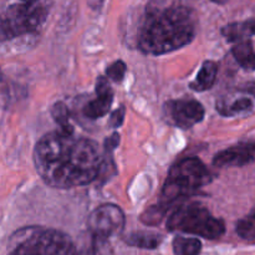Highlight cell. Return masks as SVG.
Instances as JSON below:
<instances>
[{
    "mask_svg": "<svg viewBox=\"0 0 255 255\" xmlns=\"http://www.w3.org/2000/svg\"><path fill=\"white\" fill-rule=\"evenodd\" d=\"M212 179L213 174L199 158L188 157L181 159L169 171L163 184L159 203L172 209L177 202L211 183Z\"/></svg>",
    "mask_w": 255,
    "mask_h": 255,
    "instance_id": "obj_3",
    "label": "cell"
},
{
    "mask_svg": "<svg viewBox=\"0 0 255 255\" xmlns=\"http://www.w3.org/2000/svg\"><path fill=\"white\" fill-rule=\"evenodd\" d=\"M125 221V213L119 206L102 204L90 214L87 227L92 238L110 239L124 231Z\"/></svg>",
    "mask_w": 255,
    "mask_h": 255,
    "instance_id": "obj_7",
    "label": "cell"
},
{
    "mask_svg": "<svg viewBox=\"0 0 255 255\" xmlns=\"http://www.w3.org/2000/svg\"><path fill=\"white\" fill-rule=\"evenodd\" d=\"M171 232H183L202 238L216 241L226 233V224L216 218L204 206L199 203L184 204L172 212L167 222Z\"/></svg>",
    "mask_w": 255,
    "mask_h": 255,
    "instance_id": "obj_4",
    "label": "cell"
},
{
    "mask_svg": "<svg viewBox=\"0 0 255 255\" xmlns=\"http://www.w3.org/2000/svg\"><path fill=\"white\" fill-rule=\"evenodd\" d=\"M197 12L184 0H151L137 31V49L147 55H164L194 40Z\"/></svg>",
    "mask_w": 255,
    "mask_h": 255,
    "instance_id": "obj_2",
    "label": "cell"
},
{
    "mask_svg": "<svg viewBox=\"0 0 255 255\" xmlns=\"http://www.w3.org/2000/svg\"><path fill=\"white\" fill-rule=\"evenodd\" d=\"M232 54L239 65L248 71H253L255 67V55L253 40L246 39L238 41L232 47Z\"/></svg>",
    "mask_w": 255,
    "mask_h": 255,
    "instance_id": "obj_13",
    "label": "cell"
},
{
    "mask_svg": "<svg viewBox=\"0 0 255 255\" xmlns=\"http://www.w3.org/2000/svg\"><path fill=\"white\" fill-rule=\"evenodd\" d=\"M6 91H7L6 80H5L1 69H0V97L5 96V95H6Z\"/></svg>",
    "mask_w": 255,
    "mask_h": 255,
    "instance_id": "obj_25",
    "label": "cell"
},
{
    "mask_svg": "<svg viewBox=\"0 0 255 255\" xmlns=\"http://www.w3.org/2000/svg\"><path fill=\"white\" fill-rule=\"evenodd\" d=\"M126 70H127L126 64H125L124 61H121V60H119V61L114 62V64H111L109 67H107L106 76L107 79L112 80V81L120 82L124 80L125 74H126Z\"/></svg>",
    "mask_w": 255,
    "mask_h": 255,
    "instance_id": "obj_20",
    "label": "cell"
},
{
    "mask_svg": "<svg viewBox=\"0 0 255 255\" xmlns=\"http://www.w3.org/2000/svg\"><path fill=\"white\" fill-rule=\"evenodd\" d=\"M12 39L10 35L9 27H7L6 21H5L4 16H0V42L6 41V40Z\"/></svg>",
    "mask_w": 255,
    "mask_h": 255,
    "instance_id": "obj_24",
    "label": "cell"
},
{
    "mask_svg": "<svg viewBox=\"0 0 255 255\" xmlns=\"http://www.w3.org/2000/svg\"><path fill=\"white\" fill-rule=\"evenodd\" d=\"M21 1H24V2H27V1H34V0H21Z\"/></svg>",
    "mask_w": 255,
    "mask_h": 255,
    "instance_id": "obj_27",
    "label": "cell"
},
{
    "mask_svg": "<svg viewBox=\"0 0 255 255\" xmlns=\"http://www.w3.org/2000/svg\"><path fill=\"white\" fill-rule=\"evenodd\" d=\"M9 255H79L67 234L55 229L32 228Z\"/></svg>",
    "mask_w": 255,
    "mask_h": 255,
    "instance_id": "obj_5",
    "label": "cell"
},
{
    "mask_svg": "<svg viewBox=\"0 0 255 255\" xmlns=\"http://www.w3.org/2000/svg\"><path fill=\"white\" fill-rule=\"evenodd\" d=\"M51 116L54 121L60 126V128L65 132L74 133V127L70 125V111L64 102H56L51 109Z\"/></svg>",
    "mask_w": 255,
    "mask_h": 255,
    "instance_id": "obj_18",
    "label": "cell"
},
{
    "mask_svg": "<svg viewBox=\"0 0 255 255\" xmlns=\"http://www.w3.org/2000/svg\"><path fill=\"white\" fill-rule=\"evenodd\" d=\"M217 109H218L219 114L227 117L237 116V115L241 114L247 115L253 111V101L251 99H248V97H243V99L237 100V101H234L231 105H227L226 102L224 104L219 102L217 105Z\"/></svg>",
    "mask_w": 255,
    "mask_h": 255,
    "instance_id": "obj_16",
    "label": "cell"
},
{
    "mask_svg": "<svg viewBox=\"0 0 255 255\" xmlns=\"http://www.w3.org/2000/svg\"><path fill=\"white\" fill-rule=\"evenodd\" d=\"M49 10L50 5L46 0L11 5L5 12L4 19L12 39L39 30L46 20Z\"/></svg>",
    "mask_w": 255,
    "mask_h": 255,
    "instance_id": "obj_6",
    "label": "cell"
},
{
    "mask_svg": "<svg viewBox=\"0 0 255 255\" xmlns=\"http://www.w3.org/2000/svg\"><path fill=\"white\" fill-rule=\"evenodd\" d=\"M217 74H218V65L214 61L207 60L202 64L201 69H199L198 74H197L196 80L191 82L189 87L193 91L203 92L207 90H211L213 85L216 84Z\"/></svg>",
    "mask_w": 255,
    "mask_h": 255,
    "instance_id": "obj_11",
    "label": "cell"
},
{
    "mask_svg": "<svg viewBox=\"0 0 255 255\" xmlns=\"http://www.w3.org/2000/svg\"><path fill=\"white\" fill-rule=\"evenodd\" d=\"M119 144H120V134L115 132L114 134H111V136L107 137V138L105 139V143H104L105 152L109 154H111V152L114 151V149L116 148Z\"/></svg>",
    "mask_w": 255,
    "mask_h": 255,
    "instance_id": "obj_23",
    "label": "cell"
},
{
    "mask_svg": "<svg viewBox=\"0 0 255 255\" xmlns=\"http://www.w3.org/2000/svg\"><path fill=\"white\" fill-rule=\"evenodd\" d=\"M222 35L229 42H238L242 40L252 39L254 35V20L241 22H232L222 27Z\"/></svg>",
    "mask_w": 255,
    "mask_h": 255,
    "instance_id": "obj_12",
    "label": "cell"
},
{
    "mask_svg": "<svg viewBox=\"0 0 255 255\" xmlns=\"http://www.w3.org/2000/svg\"><path fill=\"white\" fill-rule=\"evenodd\" d=\"M211 1L217 2V4H224V2H227L228 0H211Z\"/></svg>",
    "mask_w": 255,
    "mask_h": 255,
    "instance_id": "obj_26",
    "label": "cell"
},
{
    "mask_svg": "<svg viewBox=\"0 0 255 255\" xmlns=\"http://www.w3.org/2000/svg\"><path fill=\"white\" fill-rule=\"evenodd\" d=\"M96 99L87 102L84 107V115L87 119L96 120L104 117L110 111L114 101V91L111 89L109 79L100 76L96 81Z\"/></svg>",
    "mask_w": 255,
    "mask_h": 255,
    "instance_id": "obj_10",
    "label": "cell"
},
{
    "mask_svg": "<svg viewBox=\"0 0 255 255\" xmlns=\"http://www.w3.org/2000/svg\"><path fill=\"white\" fill-rule=\"evenodd\" d=\"M174 255H199L202 251V243L197 238H187V237H176L173 239Z\"/></svg>",
    "mask_w": 255,
    "mask_h": 255,
    "instance_id": "obj_15",
    "label": "cell"
},
{
    "mask_svg": "<svg viewBox=\"0 0 255 255\" xmlns=\"http://www.w3.org/2000/svg\"><path fill=\"white\" fill-rule=\"evenodd\" d=\"M163 237L152 232H132L124 238V242L129 247L141 249H156L161 246Z\"/></svg>",
    "mask_w": 255,
    "mask_h": 255,
    "instance_id": "obj_14",
    "label": "cell"
},
{
    "mask_svg": "<svg viewBox=\"0 0 255 255\" xmlns=\"http://www.w3.org/2000/svg\"><path fill=\"white\" fill-rule=\"evenodd\" d=\"M167 122L179 128H191L203 121L204 107L194 99L171 100L163 107Z\"/></svg>",
    "mask_w": 255,
    "mask_h": 255,
    "instance_id": "obj_8",
    "label": "cell"
},
{
    "mask_svg": "<svg viewBox=\"0 0 255 255\" xmlns=\"http://www.w3.org/2000/svg\"><path fill=\"white\" fill-rule=\"evenodd\" d=\"M125 115H126V109L124 106H121L120 109H117L116 111H114L110 117V126L114 127V128H119L120 126H122L125 121Z\"/></svg>",
    "mask_w": 255,
    "mask_h": 255,
    "instance_id": "obj_22",
    "label": "cell"
},
{
    "mask_svg": "<svg viewBox=\"0 0 255 255\" xmlns=\"http://www.w3.org/2000/svg\"><path fill=\"white\" fill-rule=\"evenodd\" d=\"M237 234L244 241L253 243L255 239V216L254 211H252L246 218L241 219L237 223Z\"/></svg>",
    "mask_w": 255,
    "mask_h": 255,
    "instance_id": "obj_19",
    "label": "cell"
},
{
    "mask_svg": "<svg viewBox=\"0 0 255 255\" xmlns=\"http://www.w3.org/2000/svg\"><path fill=\"white\" fill-rule=\"evenodd\" d=\"M255 157V146L253 142L239 143L228 149L218 152L213 158V164L217 168L228 167H243L253 163Z\"/></svg>",
    "mask_w": 255,
    "mask_h": 255,
    "instance_id": "obj_9",
    "label": "cell"
},
{
    "mask_svg": "<svg viewBox=\"0 0 255 255\" xmlns=\"http://www.w3.org/2000/svg\"><path fill=\"white\" fill-rule=\"evenodd\" d=\"M94 255H112V248L109 239L92 238Z\"/></svg>",
    "mask_w": 255,
    "mask_h": 255,
    "instance_id": "obj_21",
    "label": "cell"
},
{
    "mask_svg": "<svg viewBox=\"0 0 255 255\" xmlns=\"http://www.w3.org/2000/svg\"><path fill=\"white\" fill-rule=\"evenodd\" d=\"M171 211V208L164 204L158 203L156 206H151L149 208H147L143 213L141 214V222L146 226L154 227L158 226L162 221L164 219L166 214Z\"/></svg>",
    "mask_w": 255,
    "mask_h": 255,
    "instance_id": "obj_17",
    "label": "cell"
},
{
    "mask_svg": "<svg viewBox=\"0 0 255 255\" xmlns=\"http://www.w3.org/2000/svg\"><path fill=\"white\" fill-rule=\"evenodd\" d=\"M34 164L47 186L69 189L94 182L104 168V157L95 141L60 129L37 141Z\"/></svg>",
    "mask_w": 255,
    "mask_h": 255,
    "instance_id": "obj_1",
    "label": "cell"
}]
</instances>
